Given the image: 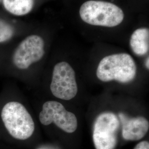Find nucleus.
<instances>
[{"label": "nucleus", "instance_id": "11", "mask_svg": "<svg viewBox=\"0 0 149 149\" xmlns=\"http://www.w3.org/2000/svg\"><path fill=\"white\" fill-rule=\"evenodd\" d=\"M14 33L13 27L8 22L0 19V43L10 40Z\"/></svg>", "mask_w": 149, "mask_h": 149}, {"label": "nucleus", "instance_id": "7", "mask_svg": "<svg viewBox=\"0 0 149 149\" xmlns=\"http://www.w3.org/2000/svg\"><path fill=\"white\" fill-rule=\"evenodd\" d=\"M44 46V41L41 37L37 35L27 37L16 48L12 57L13 63L19 69H27L32 64L43 58Z\"/></svg>", "mask_w": 149, "mask_h": 149}, {"label": "nucleus", "instance_id": "8", "mask_svg": "<svg viewBox=\"0 0 149 149\" xmlns=\"http://www.w3.org/2000/svg\"><path fill=\"white\" fill-rule=\"evenodd\" d=\"M119 118L122 127L123 138L126 140H139L149 130V121L144 117H130L123 113H119Z\"/></svg>", "mask_w": 149, "mask_h": 149}, {"label": "nucleus", "instance_id": "12", "mask_svg": "<svg viewBox=\"0 0 149 149\" xmlns=\"http://www.w3.org/2000/svg\"><path fill=\"white\" fill-rule=\"evenodd\" d=\"M134 149H149V143L147 141H143L137 144Z\"/></svg>", "mask_w": 149, "mask_h": 149}, {"label": "nucleus", "instance_id": "9", "mask_svg": "<svg viewBox=\"0 0 149 149\" xmlns=\"http://www.w3.org/2000/svg\"><path fill=\"white\" fill-rule=\"evenodd\" d=\"M130 46L134 53L144 56L149 52V30L147 28H140L133 33L130 39Z\"/></svg>", "mask_w": 149, "mask_h": 149}, {"label": "nucleus", "instance_id": "6", "mask_svg": "<svg viewBox=\"0 0 149 149\" xmlns=\"http://www.w3.org/2000/svg\"><path fill=\"white\" fill-rule=\"evenodd\" d=\"M39 120L44 125L54 123L58 128L68 133H72L77 128V119L72 112L68 111L59 102H45L39 114Z\"/></svg>", "mask_w": 149, "mask_h": 149}, {"label": "nucleus", "instance_id": "2", "mask_svg": "<svg viewBox=\"0 0 149 149\" xmlns=\"http://www.w3.org/2000/svg\"><path fill=\"white\" fill-rule=\"evenodd\" d=\"M79 13L83 21L101 27H116L124 18V13L119 7L103 1H86L81 6Z\"/></svg>", "mask_w": 149, "mask_h": 149}, {"label": "nucleus", "instance_id": "13", "mask_svg": "<svg viewBox=\"0 0 149 149\" xmlns=\"http://www.w3.org/2000/svg\"><path fill=\"white\" fill-rule=\"evenodd\" d=\"M149 57H148V58H147L146 60V68H147L148 69H149Z\"/></svg>", "mask_w": 149, "mask_h": 149}, {"label": "nucleus", "instance_id": "3", "mask_svg": "<svg viewBox=\"0 0 149 149\" xmlns=\"http://www.w3.org/2000/svg\"><path fill=\"white\" fill-rule=\"evenodd\" d=\"M1 118L6 129L13 138L24 140L29 138L35 130L31 114L21 103L10 102L1 111Z\"/></svg>", "mask_w": 149, "mask_h": 149}, {"label": "nucleus", "instance_id": "10", "mask_svg": "<svg viewBox=\"0 0 149 149\" xmlns=\"http://www.w3.org/2000/svg\"><path fill=\"white\" fill-rule=\"evenodd\" d=\"M34 0H3L6 10L15 16L26 15L32 11Z\"/></svg>", "mask_w": 149, "mask_h": 149}, {"label": "nucleus", "instance_id": "1", "mask_svg": "<svg viewBox=\"0 0 149 149\" xmlns=\"http://www.w3.org/2000/svg\"><path fill=\"white\" fill-rule=\"evenodd\" d=\"M136 72V65L129 54H115L102 59L98 65L96 75L103 82L116 81L127 84L133 81Z\"/></svg>", "mask_w": 149, "mask_h": 149}, {"label": "nucleus", "instance_id": "4", "mask_svg": "<svg viewBox=\"0 0 149 149\" xmlns=\"http://www.w3.org/2000/svg\"><path fill=\"white\" fill-rule=\"evenodd\" d=\"M119 119L112 112H103L96 118L93 125V141L96 149H114L117 144Z\"/></svg>", "mask_w": 149, "mask_h": 149}, {"label": "nucleus", "instance_id": "5", "mask_svg": "<svg viewBox=\"0 0 149 149\" xmlns=\"http://www.w3.org/2000/svg\"><path fill=\"white\" fill-rule=\"evenodd\" d=\"M50 88L54 96L60 100L69 101L76 96V74L69 63L62 61L55 65Z\"/></svg>", "mask_w": 149, "mask_h": 149}]
</instances>
